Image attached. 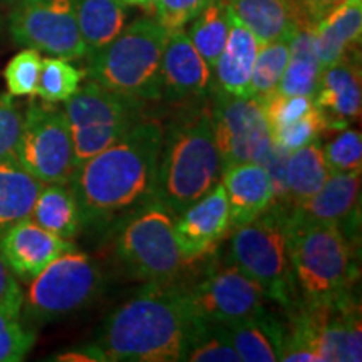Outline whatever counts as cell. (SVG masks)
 I'll return each instance as SVG.
<instances>
[{
  "label": "cell",
  "mask_w": 362,
  "mask_h": 362,
  "mask_svg": "<svg viewBox=\"0 0 362 362\" xmlns=\"http://www.w3.org/2000/svg\"><path fill=\"white\" fill-rule=\"evenodd\" d=\"M163 124L141 119L111 146L78 166L69 187L83 226H101L124 216L151 197Z\"/></svg>",
  "instance_id": "1"
},
{
  "label": "cell",
  "mask_w": 362,
  "mask_h": 362,
  "mask_svg": "<svg viewBox=\"0 0 362 362\" xmlns=\"http://www.w3.org/2000/svg\"><path fill=\"white\" fill-rule=\"evenodd\" d=\"M194 322L183 287L148 284L104 319L94 344L106 361H183Z\"/></svg>",
  "instance_id": "2"
},
{
  "label": "cell",
  "mask_w": 362,
  "mask_h": 362,
  "mask_svg": "<svg viewBox=\"0 0 362 362\" xmlns=\"http://www.w3.org/2000/svg\"><path fill=\"white\" fill-rule=\"evenodd\" d=\"M221 170L211 111L188 107L163 128L151 197L180 215L215 187Z\"/></svg>",
  "instance_id": "3"
},
{
  "label": "cell",
  "mask_w": 362,
  "mask_h": 362,
  "mask_svg": "<svg viewBox=\"0 0 362 362\" xmlns=\"http://www.w3.org/2000/svg\"><path fill=\"white\" fill-rule=\"evenodd\" d=\"M287 237L293 282L302 300L322 304L354 292V238L341 225L287 220Z\"/></svg>",
  "instance_id": "4"
},
{
  "label": "cell",
  "mask_w": 362,
  "mask_h": 362,
  "mask_svg": "<svg viewBox=\"0 0 362 362\" xmlns=\"http://www.w3.org/2000/svg\"><path fill=\"white\" fill-rule=\"evenodd\" d=\"M288 310L292 320L280 361H362L361 305L354 292L322 304L300 300Z\"/></svg>",
  "instance_id": "5"
},
{
  "label": "cell",
  "mask_w": 362,
  "mask_h": 362,
  "mask_svg": "<svg viewBox=\"0 0 362 362\" xmlns=\"http://www.w3.org/2000/svg\"><path fill=\"white\" fill-rule=\"evenodd\" d=\"M168 30L156 19H138L89 59V81L143 101L161 99V61Z\"/></svg>",
  "instance_id": "6"
},
{
  "label": "cell",
  "mask_w": 362,
  "mask_h": 362,
  "mask_svg": "<svg viewBox=\"0 0 362 362\" xmlns=\"http://www.w3.org/2000/svg\"><path fill=\"white\" fill-rule=\"evenodd\" d=\"M228 260L255 280L267 298L285 309L297 302L287 237V210L270 205L264 214L233 226Z\"/></svg>",
  "instance_id": "7"
},
{
  "label": "cell",
  "mask_w": 362,
  "mask_h": 362,
  "mask_svg": "<svg viewBox=\"0 0 362 362\" xmlns=\"http://www.w3.org/2000/svg\"><path fill=\"white\" fill-rule=\"evenodd\" d=\"M176 215L149 197L117 225L116 255L133 279L170 284L180 277L185 260L175 235Z\"/></svg>",
  "instance_id": "8"
},
{
  "label": "cell",
  "mask_w": 362,
  "mask_h": 362,
  "mask_svg": "<svg viewBox=\"0 0 362 362\" xmlns=\"http://www.w3.org/2000/svg\"><path fill=\"white\" fill-rule=\"evenodd\" d=\"M144 103L143 99L101 88L93 81L79 86L62 110L69 126L76 168L111 146L141 121Z\"/></svg>",
  "instance_id": "9"
},
{
  "label": "cell",
  "mask_w": 362,
  "mask_h": 362,
  "mask_svg": "<svg viewBox=\"0 0 362 362\" xmlns=\"http://www.w3.org/2000/svg\"><path fill=\"white\" fill-rule=\"evenodd\" d=\"M29 284L22 309L30 320L51 322L90 304L103 288V274L88 253L74 248L52 260Z\"/></svg>",
  "instance_id": "10"
},
{
  "label": "cell",
  "mask_w": 362,
  "mask_h": 362,
  "mask_svg": "<svg viewBox=\"0 0 362 362\" xmlns=\"http://www.w3.org/2000/svg\"><path fill=\"white\" fill-rule=\"evenodd\" d=\"M16 160L44 185H69L76 171L74 148L64 111L49 103H30Z\"/></svg>",
  "instance_id": "11"
},
{
  "label": "cell",
  "mask_w": 362,
  "mask_h": 362,
  "mask_svg": "<svg viewBox=\"0 0 362 362\" xmlns=\"http://www.w3.org/2000/svg\"><path fill=\"white\" fill-rule=\"evenodd\" d=\"M8 30L17 44L67 61L88 57L76 0H17Z\"/></svg>",
  "instance_id": "12"
},
{
  "label": "cell",
  "mask_w": 362,
  "mask_h": 362,
  "mask_svg": "<svg viewBox=\"0 0 362 362\" xmlns=\"http://www.w3.org/2000/svg\"><path fill=\"white\" fill-rule=\"evenodd\" d=\"M210 111L221 168L260 163L274 144L262 104L252 96H232L215 89Z\"/></svg>",
  "instance_id": "13"
},
{
  "label": "cell",
  "mask_w": 362,
  "mask_h": 362,
  "mask_svg": "<svg viewBox=\"0 0 362 362\" xmlns=\"http://www.w3.org/2000/svg\"><path fill=\"white\" fill-rule=\"evenodd\" d=\"M183 291L193 315L208 322H237L265 309L267 296L260 285L230 260Z\"/></svg>",
  "instance_id": "14"
},
{
  "label": "cell",
  "mask_w": 362,
  "mask_h": 362,
  "mask_svg": "<svg viewBox=\"0 0 362 362\" xmlns=\"http://www.w3.org/2000/svg\"><path fill=\"white\" fill-rule=\"evenodd\" d=\"M232 228L225 188L216 183L200 200L176 215L175 235L185 264L208 255Z\"/></svg>",
  "instance_id": "15"
},
{
  "label": "cell",
  "mask_w": 362,
  "mask_h": 362,
  "mask_svg": "<svg viewBox=\"0 0 362 362\" xmlns=\"http://www.w3.org/2000/svg\"><path fill=\"white\" fill-rule=\"evenodd\" d=\"M214 69L197 51L187 30L170 33L161 61V99L183 103L214 94Z\"/></svg>",
  "instance_id": "16"
},
{
  "label": "cell",
  "mask_w": 362,
  "mask_h": 362,
  "mask_svg": "<svg viewBox=\"0 0 362 362\" xmlns=\"http://www.w3.org/2000/svg\"><path fill=\"white\" fill-rule=\"evenodd\" d=\"M361 171H330L325 183L307 200L293 205L287 214L292 223H337L352 238L359 228Z\"/></svg>",
  "instance_id": "17"
},
{
  "label": "cell",
  "mask_w": 362,
  "mask_h": 362,
  "mask_svg": "<svg viewBox=\"0 0 362 362\" xmlns=\"http://www.w3.org/2000/svg\"><path fill=\"white\" fill-rule=\"evenodd\" d=\"M71 240L61 238L27 218L0 233V255L17 279L30 282L62 253L74 250Z\"/></svg>",
  "instance_id": "18"
},
{
  "label": "cell",
  "mask_w": 362,
  "mask_h": 362,
  "mask_svg": "<svg viewBox=\"0 0 362 362\" xmlns=\"http://www.w3.org/2000/svg\"><path fill=\"white\" fill-rule=\"evenodd\" d=\"M314 103L325 117V131H341L357 119L362 106L359 57L324 67Z\"/></svg>",
  "instance_id": "19"
},
{
  "label": "cell",
  "mask_w": 362,
  "mask_h": 362,
  "mask_svg": "<svg viewBox=\"0 0 362 362\" xmlns=\"http://www.w3.org/2000/svg\"><path fill=\"white\" fill-rule=\"evenodd\" d=\"M362 34V0H346L314 25V45L320 66L359 57Z\"/></svg>",
  "instance_id": "20"
},
{
  "label": "cell",
  "mask_w": 362,
  "mask_h": 362,
  "mask_svg": "<svg viewBox=\"0 0 362 362\" xmlns=\"http://www.w3.org/2000/svg\"><path fill=\"white\" fill-rule=\"evenodd\" d=\"M230 208L232 228L264 214L272 205V185L265 168L259 163H238L221 170Z\"/></svg>",
  "instance_id": "21"
},
{
  "label": "cell",
  "mask_w": 362,
  "mask_h": 362,
  "mask_svg": "<svg viewBox=\"0 0 362 362\" xmlns=\"http://www.w3.org/2000/svg\"><path fill=\"white\" fill-rule=\"evenodd\" d=\"M259 47L255 35L230 11L228 37L214 67L215 89L232 96H250V78Z\"/></svg>",
  "instance_id": "22"
},
{
  "label": "cell",
  "mask_w": 362,
  "mask_h": 362,
  "mask_svg": "<svg viewBox=\"0 0 362 362\" xmlns=\"http://www.w3.org/2000/svg\"><path fill=\"white\" fill-rule=\"evenodd\" d=\"M233 16L260 44L291 39L298 27L309 25L293 0H225ZM310 27V25H309Z\"/></svg>",
  "instance_id": "23"
},
{
  "label": "cell",
  "mask_w": 362,
  "mask_h": 362,
  "mask_svg": "<svg viewBox=\"0 0 362 362\" xmlns=\"http://www.w3.org/2000/svg\"><path fill=\"white\" fill-rule=\"evenodd\" d=\"M221 325L228 334L235 351L238 352L240 361H280L284 351L285 327L277 317L272 315L267 309L247 319Z\"/></svg>",
  "instance_id": "24"
},
{
  "label": "cell",
  "mask_w": 362,
  "mask_h": 362,
  "mask_svg": "<svg viewBox=\"0 0 362 362\" xmlns=\"http://www.w3.org/2000/svg\"><path fill=\"white\" fill-rule=\"evenodd\" d=\"M44 183L19 165L16 158L0 161V233L30 218Z\"/></svg>",
  "instance_id": "25"
},
{
  "label": "cell",
  "mask_w": 362,
  "mask_h": 362,
  "mask_svg": "<svg viewBox=\"0 0 362 362\" xmlns=\"http://www.w3.org/2000/svg\"><path fill=\"white\" fill-rule=\"evenodd\" d=\"M320 66L314 45V27H298L291 37L288 61L279 84V93L314 99L319 88Z\"/></svg>",
  "instance_id": "26"
},
{
  "label": "cell",
  "mask_w": 362,
  "mask_h": 362,
  "mask_svg": "<svg viewBox=\"0 0 362 362\" xmlns=\"http://www.w3.org/2000/svg\"><path fill=\"white\" fill-rule=\"evenodd\" d=\"M121 0H76V13L88 59L107 47L126 25V11Z\"/></svg>",
  "instance_id": "27"
},
{
  "label": "cell",
  "mask_w": 362,
  "mask_h": 362,
  "mask_svg": "<svg viewBox=\"0 0 362 362\" xmlns=\"http://www.w3.org/2000/svg\"><path fill=\"white\" fill-rule=\"evenodd\" d=\"M30 220L66 240L78 237L83 228L78 200L69 185H44L34 203Z\"/></svg>",
  "instance_id": "28"
},
{
  "label": "cell",
  "mask_w": 362,
  "mask_h": 362,
  "mask_svg": "<svg viewBox=\"0 0 362 362\" xmlns=\"http://www.w3.org/2000/svg\"><path fill=\"white\" fill-rule=\"evenodd\" d=\"M285 175H287V210L319 192L330 175L320 139L292 151L288 155Z\"/></svg>",
  "instance_id": "29"
},
{
  "label": "cell",
  "mask_w": 362,
  "mask_h": 362,
  "mask_svg": "<svg viewBox=\"0 0 362 362\" xmlns=\"http://www.w3.org/2000/svg\"><path fill=\"white\" fill-rule=\"evenodd\" d=\"M228 27L230 8L225 0H210L189 25L188 37L211 69L223 51L228 37Z\"/></svg>",
  "instance_id": "30"
},
{
  "label": "cell",
  "mask_w": 362,
  "mask_h": 362,
  "mask_svg": "<svg viewBox=\"0 0 362 362\" xmlns=\"http://www.w3.org/2000/svg\"><path fill=\"white\" fill-rule=\"evenodd\" d=\"M291 39H277L260 44L250 78V96L262 103L279 89L288 61Z\"/></svg>",
  "instance_id": "31"
},
{
  "label": "cell",
  "mask_w": 362,
  "mask_h": 362,
  "mask_svg": "<svg viewBox=\"0 0 362 362\" xmlns=\"http://www.w3.org/2000/svg\"><path fill=\"white\" fill-rule=\"evenodd\" d=\"M188 362H240L238 352L230 342L228 334L221 324L198 319L185 352Z\"/></svg>",
  "instance_id": "32"
},
{
  "label": "cell",
  "mask_w": 362,
  "mask_h": 362,
  "mask_svg": "<svg viewBox=\"0 0 362 362\" xmlns=\"http://www.w3.org/2000/svg\"><path fill=\"white\" fill-rule=\"evenodd\" d=\"M84 72L62 57H45L40 66L39 83L35 96L44 103L61 104L66 103L79 89Z\"/></svg>",
  "instance_id": "33"
},
{
  "label": "cell",
  "mask_w": 362,
  "mask_h": 362,
  "mask_svg": "<svg viewBox=\"0 0 362 362\" xmlns=\"http://www.w3.org/2000/svg\"><path fill=\"white\" fill-rule=\"evenodd\" d=\"M40 66H42V57L35 49L27 47L17 52L4 69L8 94L13 98L35 96Z\"/></svg>",
  "instance_id": "34"
},
{
  "label": "cell",
  "mask_w": 362,
  "mask_h": 362,
  "mask_svg": "<svg viewBox=\"0 0 362 362\" xmlns=\"http://www.w3.org/2000/svg\"><path fill=\"white\" fill-rule=\"evenodd\" d=\"M325 163L330 171L349 173L361 171L362 166V136L361 131L344 128L327 144H322Z\"/></svg>",
  "instance_id": "35"
},
{
  "label": "cell",
  "mask_w": 362,
  "mask_h": 362,
  "mask_svg": "<svg viewBox=\"0 0 362 362\" xmlns=\"http://www.w3.org/2000/svg\"><path fill=\"white\" fill-rule=\"evenodd\" d=\"M325 131V117L319 107L314 106L312 110L298 119L292 121L291 124L272 131V141L285 151L292 153L296 149L307 146L312 141L320 139V134Z\"/></svg>",
  "instance_id": "36"
},
{
  "label": "cell",
  "mask_w": 362,
  "mask_h": 362,
  "mask_svg": "<svg viewBox=\"0 0 362 362\" xmlns=\"http://www.w3.org/2000/svg\"><path fill=\"white\" fill-rule=\"evenodd\" d=\"M35 344V332L21 322V315L0 310V362L24 361Z\"/></svg>",
  "instance_id": "37"
},
{
  "label": "cell",
  "mask_w": 362,
  "mask_h": 362,
  "mask_svg": "<svg viewBox=\"0 0 362 362\" xmlns=\"http://www.w3.org/2000/svg\"><path fill=\"white\" fill-rule=\"evenodd\" d=\"M264 107V115L269 129L272 131L284 128V126L291 124L292 121L298 119L307 115L312 107L315 106L314 99L307 96H287V94L275 90L272 96H269L260 103Z\"/></svg>",
  "instance_id": "38"
},
{
  "label": "cell",
  "mask_w": 362,
  "mask_h": 362,
  "mask_svg": "<svg viewBox=\"0 0 362 362\" xmlns=\"http://www.w3.org/2000/svg\"><path fill=\"white\" fill-rule=\"evenodd\" d=\"M24 112L11 94H0V161L16 158Z\"/></svg>",
  "instance_id": "39"
},
{
  "label": "cell",
  "mask_w": 362,
  "mask_h": 362,
  "mask_svg": "<svg viewBox=\"0 0 362 362\" xmlns=\"http://www.w3.org/2000/svg\"><path fill=\"white\" fill-rule=\"evenodd\" d=\"M210 0H158L156 21L168 33L185 29Z\"/></svg>",
  "instance_id": "40"
},
{
  "label": "cell",
  "mask_w": 362,
  "mask_h": 362,
  "mask_svg": "<svg viewBox=\"0 0 362 362\" xmlns=\"http://www.w3.org/2000/svg\"><path fill=\"white\" fill-rule=\"evenodd\" d=\"M288 155L291 153L274 143L259 163L269 175L272 185V205L284 208V210H287V175L285 171H287Z\"/></svg>",
  "instance_id": "41"
},
{
  "label": "cell",
  "mask_w": 362,
  "mask_h": 362,
  "mask_svg": "<svg viewBox=\"0 0 362 362\" xmlns=\"http://www.w3.org/2000/svg\"><path fill=\"white\" fill-rule=\"evenodd\" d=\"M22 305H24V292L13 272L0 255V310L21 315Z\"/></svg>",
  "instance_id": "42"
},
{
  "label": "cell",
  "mask_w": 362,
  "mask_h": 362,
  "mask_svg": "<svg viewBox=\"0 0 362 362\" xmlns=\"http://www.w3.org/2000/svg\"><path fill=\"white\" fill-rule=\"evenodd\" d=\"M298 11L302 12L307 24L314 27L317 22L322 19L324 16L337 7L339 4L346 2V0H293Z\"/></svg>",
  "instance_id": "43"
},
{
  "label": "cell",
  "mask_w": 362,
  "mask_h": 362,
  "mask_svg": "<svg viewBox=\"0 0 362 362\" xmlns=\"http://www.w3.org/2000/svg\"><path fill=\"white\" fill-rule=\"evenodd\" d=\"M52 359L56 361H74V362H79V361H84V362H99V361H106L104 359L103 352L98 349L96 344L90 342L88 346H83V347H78V349H72V351H67V352H62V354H59L57 357H52Z\"/></svg>",
  "instance_id": "44"
},
{
  "label": "cell",
  "mask_w": 362,
  "mask_h": 362,
  "mask_svg": "<svg viewBox=\"0 0 362 362\" xmlns=\"http://www.w3.org/2000/svg\"><path fill=\"white\" fill-rule=\"evenodd\" d=\"M121 2H123L124 6H128V7H141L144 11L148 0H121Z\"/></svg>",
  "instance_id": "45"
},
{
  "label": "cell",
  "mask_w": 362,
  "mask_h": 362,
  "mask_svg": "<svg viewBox=\"0 0 362 362\" xmlns=\"http://www.w3.org/2000/svg\"><path fill=\"white\" fill-rule=\"evenodd\" d=\"M156 4H158V0H148V2H146V7H144V12H146V13H151V16H155Z\"/></svg>",
  "instance_id": "46"
},
{
  "label": "cell",
  "mask_w": 362,
  "mask_h": 362,
  "mask_svg": "<svg viewBox=\"0 0 362 362\" xmlns=\"http://www.w3.org/2000/svg\"><path fill=\"white\" fill-rule=\"evenodd\" d=\"M0 2H17V0H0Z\"/></svg>",
  "instance_id": "47"
}]
</instances>
